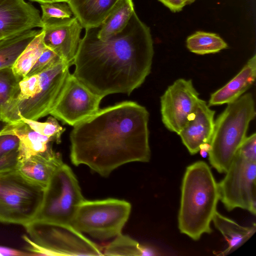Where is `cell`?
<instances>
[{
	"label": "cell",
	"instance_id": "6da1fadb",
	"mask_svg": "<svg viewBox=\"0 0 256 256\" xmlns=\"http://www.w3.org/2000/svg\"><path fill=\"white\" fill-rule=\"evenodd\" d=\"M98 28L85 29L74 60L73 74L104 98L130 94L150 72L154 54L150 30L135 12L124 28L108 39L98 38Z\"/></svg>",
	"mask_w": 256,
	"mask_h": 256
},
{
	"label": "cell",
	"instance_id": "7a4b0ae2",
	"mask_svg": "<svg viewBox=\"0 0 256 256\" xmlns=\"http://www.w3.org/2000/svg\"><path fill=\"white\" fill-rule=\"evenodd\" d=\"M148 118L146 108L133 101L100 109L74 126L70 134L72 162L106 177L124 164L148 162Z\"/></svg>",
	"mask_w": 256,
	"mask_h": 256
},
{
	"label": "cell",
	"instance_id": "3957f363",
	"mask_svg": "<svg viewBox=\"0 0 256 256\" xmlns=\"http://www.w3.org/2000/svg\"><path fill=\"white\" fill-rule=\"evenodd\" d=\"M70 67L62 60L18 82L0 107V120L13 123L22 116L38 120L50 114L70 74Z\"/></svg>",
	"mask_w": 256,
	"mask_h": 256
},
{
	"label": "cell",
	"instance_id": "277c9868",
	"mask_svg": "<svg viewBox=\"0 0 256 256\" xmlns=\"http://www.w3.org/2000/svg\"><path fill=\"white\" fill-rule=\"evenodd\" d=\"M220 200L218 184L203 161L187 167L182 185L178 226L181 233L194 240L210 234V223Z\"/></svg>",
	"mask_w": 256,
	"mask_h": 256
},
{
	"label": "cell",
	"instance_id": "5b68a950",
	"mask_svg": "<svg viewBox=\"0 0 256 256\" xmlns=\"http://www.w3.org/2000/svg\"><path fill=\"white\" fill-rule=\"evenodd\" d=\"M254 102L250 93L229 103L214 122L210 144V164L220 173H226L246 137L250 122L255 118Z\"/></svg>",
	"mask_w": 256,
	"mask_h": 256
},
{
	"label": "cell",
	"instance_id": "8992f818",
	"mask_svg": "<svg viewBox=\"0 0 256 256\" xmlns=\"http://www.w3.org/2000/svg\"><path fill=\"white\" fill-rule=\"evenodd\" d=\"M224 178L218 184L220 200L226 209L256 212V134L246 137Z\"/></svg>",
	"mask_w": 256,
	"mask_h": 256
},
{
	"label": "cell",
	"instance_id": "52a82bcc",
	"mask_svg": "<svg viewBox=\"0 0 256 256\" xmlns=\"http://www.w3.org/2000/svg\"><path fill=\"white\" fill-rule=\"evenodd\" d=\"M22 236L32 256H104L100 247L70 224L34 220Z\"/></svg>",
	"mask_w": 256,
	"mask_h": 256
},
{
	"label": "cell",
	"instance_id": "ba28073f",
	"mask_svg": "<svg viewBox=\"0 0 256 256\" xmlns=\"http://www.w3.org/2000/svg\"><path fill=\"white\" fill-rule=\"evenodd\" d=\"M44 189L16 168L0 173V222L24 226L32 221L42 204Z\"/></svg>",
	"mask_w": 256,
	"mask_h": 256
},
{
	"label": "cell",
	"instance_id": "9c48e42d",
	"mask_svg": "<svg viewBox=\"0 0 256 256\" xmlns=\"http://www.w3.org/2000/svg\"><path fill=\"white\" fill-rule=\"evenodd\" d=\"M131 208L130 203L122 200H84L77 207L70 224L97 239L115 238L122 233Z\"/></svg>",
	"mask_w": 256,
	"mask_h": 256
},
{
	"label": "cell",
	"instance_id": "30bf717a",
	"mask_svg": "<svg viewBox=\"0 0 256 256\" xmlns=\"http://www.w3.org/2000/svg\"><path fill=\"white\" fill-rule=\"evenodd\" d=\"M84 200L74 172L64 163L46 187L42 204L34 220L70 224L77 207Z\"/></svg>",
	"mask_w": 256,
	"mask_h": 256
},
{
	"label": "cell",
	"instance_id": "8fae6325",
	"mask_svg": "<svg viewBox=\"0 0 256 256\" xmlns=\"http://www.w3.org/2000/svg\"><path fill=\"white\" fill-rule=\"evenodd\" d=\"M103 98L70 74L50 114L74 126L96 114Z\"/></svg>",
	"mask_w": 256,
	"mask_h": 256
},
{
	"label": "cell",
	"instance_id": "7c38bea8",
	"mask_svg": "<svg viewBox=\"0 0 256 256\" xmlns=\"http://www.w3.org/2000/svg\"><path fill=\"white\" fill-rule=\"evenodd\" d=\"M199 94L190 80L179 78L160 97L162 122L169 130L178 134L194 110Z\"/></svg>",
	"mask_w": 256,
	"mask_h": 256
},
{
	"label": "cell",
	"instance_id": "4fadbf2b",
	"mask_svg": "<svg viewBox=\"0 0 256 256\" xmlns=\"http://www.w3.org/2000/svg\"><path fill=\"white\" fill-rule=\"evenodd\" d=\"M45 46L56 52L70 66L80 41L83 28L74 16L66 19H52L43 22Z\"/></svg>",
	"mask_w": 256,
	"mask_h": 256
},
{
	"label": "cell",
	"instance_id": "5bb4252c",
	"mask_svg": "<svg viewBox=\"0 0 256 256\" xmlns=\"http://www.w3.org/2000/svg\"><path fill=\"white\" fill-rule=\"evenodd\" d=\"M44 26L39 10L24 0H0V40Z\"/></svg>",
	"mask_w": 256,
	"mask_h": 256
},
{
	"label": "cell",
	"instance_id": "9a60e30c",
	"mask_svg": "<svg viewBox=\"0 0 256 256\" xmlns=\"http://www.w3.org/2000/svg\"><path fill=\"white\" fill-rule=\"evenodd\" d=\"M215 111L206 101L199 98L178 135L191 154L198 152L200 146L210 143L214 126Z\"/></svg>",
	"mask_w": 256,
	"mask_h": 256
},
{
	"label": "cell",
	"instance_id": "2e32d148",
	"mask_svg": "<svg viewBox=\"0 0 256 256\" xmlns=\"http://www.w3.org/2000/svg\"><path fill=\"white\" fill-rule=\"evenodd\" d=\"M63 164L60 154L52 147L44 152L18 162L16 168L28 180L46 188Z\"/></svg>",
	"mask_w": 256,
	"mask_h": 256
},
{
	"label": "cell",
	"instance_id": "e0dca14e",
	"mask_svg": "<svg viewBox=\"0 0 256 256\" xmlns=\"http://www.w3.org/2000/svg\"><path fill=\"white\" fill-rule=\"evenodd\" d=\"M13 134L19 139L18 162L43 152L52 148L50 138L41 134L22 120L6 124L0 130V136Z\"/></svg>",
	"mask_w": 256,
	"mask_h": 256
},
{
	"label": "cell",
	"instance_id": "ac0fdd59",
	"mask_svg": "<svg viewBox=\"0 0 256 256\" xmlns=\"http://www.w3.org/2000/svg\"><path fill=\"white\" fill-rule=\"evenodd\" d=\"M256 76V55L254 54L234 77L211 94L208 106L228 104L235 101L253 84Z\"/></svg>",
	"mask_w": 256,
	"mask_h": 256
},
{
	"label": "cell",
	"instance_id": "d6986e66",
	"mask_svg": "<svg viewBox=\"0 0 256 256\" xmlns=\"http://www.w3.org/2000/svg\"><path fill=\"white\" fill-rule=\"evenodd\" d=\"M118 0H70L67 3L85 29L100 26Z\"/></svg>",
	"mask_w": 256,
	"mask_h": 256
},
{
	"label": "cell",
	"instance_id": "ffe728a7",
	"mask_svg": "<svg viewBox=\"0 0 256 256\" xmlns=\"http://www.w3.org/2000/svg\"><path fill=\"white\" fill-rule=\"evenodd\" d=\"M212 221L215 227L222 234L228 246L217 255L226 256L236 250L247 242L255 233V223L250 226L240 225L233 220L224 216L217 211Z\"/></svg>",
	"mask_w": 256,
	"mask_h": 256
},
{
	"label": "cell",
	"instance_id": "44dd1931",
	"mask_svg": "<svg viewBox=\"0 0 256 256\" xmlns=\"http://www.w3.org/2000/svg\"><path fill=\"white\" fill-rule=\"evenodd\" d=\"M132 0H118L102 24L97 36L105 40L122 32L134 12Z\"/></svg>",
	"mask_w": 256,
	"mask_h": 256
},
{
	"label": "cell",
	"instance_id": "7402d4cb",
	"mask_svg": "<svg viewBox=\"0 0 256 256\" xmlns=\"http://www.w3.org/2000/svg\"><path fill=\"white\" fill-rule=\"evenodd\" d=\"M40 30H31L0 40V69L12 67Z\"/></svg>",
	"mask_w": 256,
	"mask_h": 256
},
{
	"label": "cell",
	"instance_id": "603a6c76",
	"mask_svg": "<svg viewBox=\"0 0 256 256\" xmlns=\"http://www.w3.org/2000/svg\"><path fill=\"white\" fill-rule=\"evenodd\" d=\"M42 29L30 42L12 66V72L18 82L26 76L46 48Z\"/></svg>",
	"mask_w": 256,
	"mask_h": 256
},
{
	"label": "cell",
	"instance_id": "cb8c5ba5",
	"mask_svg": "<svg viewBox=\"0 0 256 256\" xmlns=\"http://www.w3.org/2000/svg\"><path fill=\"white\" fill-rule=\"evenodd\" d=\"M105 256H140L159 255L153 248L140 244L130 237L122 233L116 236L106 246L102 252Z\"/></svg>",
	"mask_w": 256,
	"mask_h": 256
},
{
	"label": "cell",
	"instance_id": "d4e9b609",
	"mask_svg": "<svg viewBox=\"0 0 256 256\" xmlns=\"http://www.w3.org/2000/svg\"><path fill=\"white\" fill-rule=\"evenodd\" d=\"M186 45L190 52L200 55L217 53L228 47L218 34L204 31H196L188 36Z\"/></svg>",
	"mask_w": 256,
	"mask_h": 256
},
{
	"label": "cell",
	"instance_id": "484cf974",
	"mask_svg": "<svg viewBox=\"0 0 256 256\" xmlns=\"http://www.w3.org/2000/svg\"><path fill=\"white\" fill-rule=\"evenodd\" d=\"M20 120L27 124L36 132L50 138L54 142L57 144L61 142V136L65 128L59 124L58 120L54 116H48L44 122H40L22 116H20Z\"/></svg>",
	"mask_w": 256,
	"mask_h": 256
},
{
	"label": "cell",
	"instance_id": "4316f807",
	"mask_svg": "<svg viewBox=\"0 0 256 256\" xmlns=\"http://www.w3.org/2000/svg\"><path fill=\"white\" fill-rule=\"evenodd\" d=\"M42 22L49 20L66 19L74 16L68 4L66 2H49L40 4Z\"/></svg>",
	"mask_w": 256,
	"mask_h": 256
},
{
	"label": "cell",
	"instance_id": "83f0119b",
	"mask_svg": "<svg viewBox=\"0 0 256 256\" xmlns=\"http://www.w3.org/2000/svg\"><path fill=\"white\" fill-rule=\"evenodd\" d=\"M18 82L11 67L0 69V107L9 99Z\"/></svg>",
	"mask_w": 256,
	"mask_h": 256
},
{
	"label": "cell",
	"instance_id": "f1b7e54d",
	"mask_svg": "<svg viewBox=\"0 0 256 256\" xmlns=\"http://www.w3.org/2000/svg\"><path fill=\"white\" fill-rule=\"evenodd\" d=\"M62 60L56 52L46 46L26 76L40 73Z\"/></svg>",
	"mask_w": 256,
	"mask_h": 256
},
{
	"label": "cell",
	"instance_id": "f546056e",
	"mask_svg": "<svg viewBox=\"0 0 256 256\" xmlns=\"http://www.w3.org/2000/svg\"><path fill=\"white\" fill-rule=\"evenodd\" d=\"M19 139L15 135L0 136V158L18 151Z\"/></svg>",
	"mask_w": 256,
	"mask_h": 256
},
{
	"label": "cell",
	"instance_id": "4dcf8cb0",
	"mask_svg": "<svg viewBox=\"0 0 256 256\" xmlns=\"http://www.w3.org/2000/svg\"><path fill=\"white\" fill-rule=\"evenodd\" d=\"M18 151L0 158V173L16 168Z\"/></svg>",
	"mask_w": 256,
	"mask_h": 256
},
{
	"label": "cell",
	"instance_id": "1f68e13d",
	"mask_svg": "<svg viewBox=\"0 0 256 256\" xmlns=\"http://www.w3.org/2000/svg\"><path fill=\"white\" fill-rule=\"evenodd\" d=\"M174 12L182 10L186 5L185 0H158Z\"/></svg>",
	"mask_w": 256,
	"mask_h": 256
},
{
	"label": "cell",
	"instance_id": "d6a6232c",
	"mask_svg": "<svg viewBox=\"0 0 256 256\" xmlns=\"http://www.w3.org/2000/svg\"><path fill=\"white\" fill-rule=\"evenodd\" d=\"M32 2H38V3L42 4L45 2H56L55 0H30Z\"/></svg>",
	"mask_w": 256,
	"mask_h": 256
},
{
	"label": "cell",
	"instance_id": "836d02e7",
	"mask_svg": "<svg viewBox=\"0 0 256 256\" xmlns=\"http://www.w3.org/2000/svg\"><path fill=\"white\" fill-rule=\"evenodd\" d=\"M200 154L201 155V156L203 158H206L208 154V152H206V151H205L204 150H200Z\"/></svg>",
	"mask_w": 256,
	"mask_h": 256
},
{
	"label": "cell",
	"instance_id": "e575fe53",
	"mask_svg": "<svg viewBox=\"0 0 256 256\" xmlns=\"http://www.w3.org/2000/svg\"><path fill=\"white\" fill-rule=\"evenodd\" d=\"M196 0H185L186 4H189L193 2H194Z\"/></svg>",
	"mask_w": 256,
	"mask_h": 256
},
{
	"label": "cell",
	"instance_id": "d590c367",
	"mask_svg": "<svg viewBox=\"0 0 256 256\" xmlns=\"http://www.w3.org/2000/svg\"><path fill=\"white\" fill-rule=\"evenodd\" d=\"M6 123L2 122L0 119V130L3 128V127L6 125Z\"/></svg>",
	"mask_w": 256,
	"mask_h": 256
},
{
	"label": "cell",
	"instance_id": "8d00e7d4",
	"mask_svg": "<svg viewBox=\"0 0 256 256\" xmlns=\"http://www.w3.org/2000/svg\"><path fill=\"white\" fill-rule=\"evenodd\" d=\"M56 2H68L70 0H55Z\"/></svg>",
	"mask_w": 256,
	"mask_h": 256
},
{
	"label": "cell",
	"instance_id": "74e56055",
	"mask_svg": "<svg viewBox=\"0 0 256 256\" xmlns=\"http://www.w3.org/2000/svg\"></svg>",
	"mask_w": 256,
	"mask_h": 256
}]
</instances>
